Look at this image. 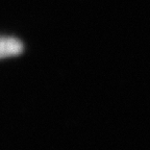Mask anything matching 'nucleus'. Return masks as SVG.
I'll list each match as a JSON object with an SVG mask.
<instances>
[{"mask_svg":"<svg viewBox=\"0 0 150 150\" xmlns=\"http://www.w3.org/2000/svg\"><path fill=\"white\" fill-rule=\"evenodd\" d=\"M23 48L22 44L13 38H2L1 40V57L16 55L20 53Z\"/></svg>","mask_w":150,"mask_h":150,"instance_id":"1","label":"nucleus"}]
</instances>
